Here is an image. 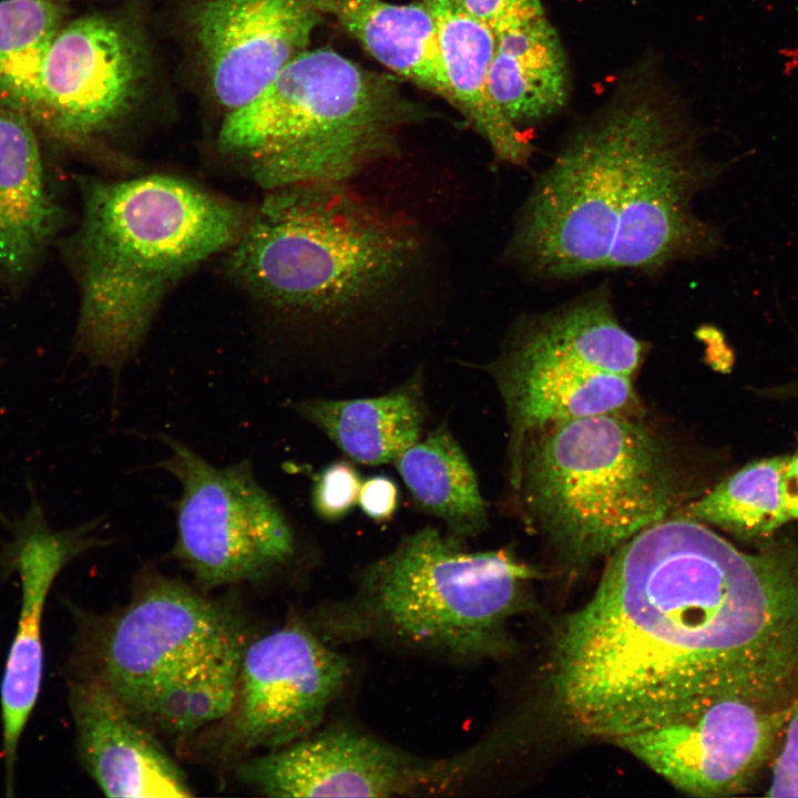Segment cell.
Here are the masks:
<instances>
[{"instance_id": "277c9868", "label": "cell", "mask_w": 798, "mask_h": 798, "mask_svg": "<svg viewBox=\"0 0 798 798\" xmlns=\"http://www.w3.org/2000/svg\"><path fill=\"white\" fill-rule=\"evenodd\" d=\"M418 250L409 226L345 183L300 184L267 191L226 268L276 309L338 324L385 298Z\"/></svg>"}, {"instance_id": "7a4b0ae2", "label": "cell", "mask_w": 798, "mask_h": 798, "mask_svg": "<svg viewBox=\"0 0 798 798\" xmlns=\"http://www.w3.org/2000/svg\"><path fill=\"white\" fill-rule=\"evenodd\" d=\"M682 115L636 90L577 129L536 177L509 256L534 277L562 279L606 269L655 273L716 254L722 233L693 204L729 164L700 153Z\"/></svg>"}, {"instance_id": "6da1fadb", "label": "cell", "mask_w": 798, "mask_h": 798, "mask_svg": "<svg viewBox=\"0 0 798 798\" xmlns=\"http://www.w3.org/2000/svg\"><path fill=\"white\" fill-rule=\"evenodd\" d=\"M797 674L798 551L747 553L683 516L613 552L552 685L572 727L615 740L713 693L768 703Z\"/></svg>"}, {"instance_id": "7402d4cb", "label": "cell", "mask_w": 798, "mask_h": 798, "mask_svg": "<svg viewBox=\"0 0 798 798\" xmlns=\"http://www.w3.org/2000/svg\"><path fill=\"white\" fill-rule=\"evenodd\" d=\"M495 37L488 84L507 119L520 129L563 109L570 93L567 62L545 13Z\"/></svg>"}, {"instance_id": "e0dca14e", "label": "cell", "mask_w": 798, "mask_h": 798, "mask_svg": "<svg viewBox=\"0 0 798 798\" xmlns=\"http://www.w3.org/2000/svg\"><path fill=\"white\" fill-rule=\"evenodd\" d=\"M69 704L80 760L105 796H192L150 728L100 679H71Z\"/></svg>"}, {"instance_id": "ffe728a7", "label": "cell", "mask_w": 798, "mask_h": 798, "mask_svg": "<svg viewBox=\"0 0 798 798\" xmlns=\"http://www.w3.org/2000/svg\"><path fill=\"white\" fill-rule=\"evenodd\" d=\"M291 408L318 428L351 461L393 462L422 438L429 410L419 369L388 392L368 398H308Z\"/></svg>"}, {"instance_id": "8fae6325", "label": "cell", "mask_w": 798, "mask_h": 798, "mask_svg": "<svg viewBox=\"0 0 798 798\" xmlns=\"http://www.w3.org/2000/svg\"><path fill=\"white\" fill-rule=\"evenodd\" d=\"M146 71L143 44L129 27L101 16L74 20L49 45L31 122L62 142L94 141L132 111Z\"/></svg>"}, {"instance_id": "9a60e30c", "label": "cell", "mask_w": 798, "mask_h": 798, "mask_svg": "<svg viewBox=\"0 0 798 798\" xmlns=\"http://www.w3.org/2000/svg\"><path fill=\"white\" fill-rule=\"evenodd\" d=\"M95 522L68 531H53L41 507L33 502L16 524L6 550L21 581L18 626L1 682V732L7 795L14 789V771L23 730L37 704L43 673L42 617L52 584L62 569L84 551L104 545L92 534Z\"/></svg>"}, {"instance_id": "d4e9b609", "label": "cell", "mask_w": 798, "mask_h": 798, "mask_svg": "<svg viewBox=\"0 0 798 798\" xmlns=\"http://www.w3.org/2000/svg\"><path fill=\"white\" fill-rule=\"evenodd\" d=\"M61 18L53 0L0 1V101L30 121L39 101L43 61Z\"/></svg>"}, {"instance_id": "484cf974", "label": "cell", "mask_w": 798, "mask_h": 798, "mask_svg": "<svg viewBox=\"0 0 798 798\" xmlns=\"http://www.w3.org/2000/svg\"><path fill=\"white\" fill-rule=\"evenodd\" d=\"M786 459L773 457L745 466L688 505L684 516L743 539L770 535L789 520L781 490Z\"/></svg>"}, {"instance_id": "f546056e", "label": "cell", "mask_w": 798, "mask_h": 798, "mask_svg": "<svg viewBox=\"0 0 798 798\" xmlns=\"http://www.w3.org/2000/svg\"><path fill=\"white\" fill-rule=\"evenodd\" d=\"M357 504L375 522L389 521L399 505L398 487L386 475L370 477L361 483Z\"/></svg>"}, {"instance_id": "1f68e13d", "label": "cell", "mask_w": 798, "mask_h": 798, "mask_svg": "<svg viewBox=\"0 0 798 798\" xmlns=\"http://www.w3.org/2000/svg\"><path fill=\"white\" fill-rule=\"evenodd\" d=\"M796 390H797L796 392H797V395H798V388H797Z\"/></svg>"}, {"instance_id": "8992f818", "label": "cell", "mask_w": 798, "mask_h": 798, "mask_svg": "<svg viewBox=\"0 0 798 798\" xmlns=\"http://www.w3.org/2000/svg\"><path fill=\"white\" fill-rule=\"evenodd\" d=\"M436 526L403 535L320 613L329 643L377 641L457 661L509 649L508 621L533 571L505 550L468 551Z\"/></svg>"}, {"instance_id": "ba28073f", "label": "cell", "mask_w": 798, "mask_h": 798, "mask_svg": "<svg viewBox=\"0 0 798 798\" xmlns=\"http://www.w3.org/2000/svg\"><path fill=\"white\" fill-rule=\"evenodd\" d=\"M160 438L171 452L158 467L181 484L172 503L176 539L170 555L201 585L258 582L293 565L300 533L249 461L215 467L181 440Z\"/></svg>"}, {"instance_id": "52a82bcc", "label": "cell", "mask_w": 798, "mask_h": 798, "mask_svg": "<svg viewBox=\"0 0 798 798\" xmlns=\"http://www.w3.org/2000/svg\"><path fill=\"white\" fill-rule=\"evenodd\" d=\"M511 483L531 522L573 564L614 552L683 497L665 441L621 413L529 432L511 460Z\"/></svg>"}, {"instance_id": "4fadbf2b", "label": "cell", "mask_w": 798, "mask_h": 798, "mask_svg": "<svg viewBox=\"0 0 798 798\" xmlns=\"http://www.w3.org/2000/svg\"><path fill=\"white\" fill-rule=\"evenodd\" d=\"M237 771L269 797H398L448 782L444 761L418 758L346 725L316 729L248 759Z\"/></svg>"}, {"instance_id": "9c48e42d", "label": "cell", "mask_w": 798, "mask_h": 798, "mask_svg": "<svg viewBox=\"0 0 798 798\" xmlns=\"http://www.w3.org/2000/svg\"><path fill=\"white\" fill-rule=\"evenodd\" d=\"M239 633L221 604L149 575L130 604L81 643L76 677L100 679L135 715L161 684Z\"/></svg>"}, {"instance_id": "cb8c5ba5", "label": "cell", "mask_w": 798, "mask_h": 798, "mask_svg": "<svg viewBox=\"0 0 798 798\" xmlns=\"http://www.w3.org/2000/svg\"><path fill=\"white\" fill-rule=\"evenodd\" d=\"M245 643L237 634L161 684L134 715L146 727L183 736L228 717Z\"/></svg>"}, {"instance_id": "f1b7e54d", "label": "cell", "mask_w": 798, "mask_h": 798, "mask_svg": "<svg viewBox=\"0 0 798 798\" xmlns=\"http://www.w3.org/2000/svg\"><path fill=\"white\" fill-rule=\"evenodd\" d=\"M468 11L497 35L544 13L541 0H462Z\"/></svg>"}, {"instance_id": "5bb4252c", "label": "cell", "mask_w": 798, "mask_h": 798, "mask_svg": "<svg viewBox=\"0 0 798 798\" xmlns=\"http://www.w3.org/2000/svg\"><path fill=\"white\" fill-rule=\"evenodd\" d=\"M187 8L208 86L226 113L309 49L325 17L310 0H190Z\"/></svg>"}, {"instance_id": "ac0fdd59", "label": "cell", "mask_w": 798, "mask_h": 798, "mask_svg": "<svg viewBox=\"0 0 798 798\" xmlns=\"http://www.w3.org/2000/svg\"><path fill=\"white\" fill-rule=\"evenodd\" d=\"M430 11L452 106L488 142L498 161L525 165L533 145L494 102L488 84L497 37L462 0H420Z\"/></svg>"}, {"instance_id": "44dd1931", "label": "cell", "mask_w": 798, "mask_h": 798, "mask_svg": "<svg viewBox=\"0 0 798 798\" xmlns=\"http://www.w3.org/2000/svg\"><path fill=\"white\" fill-rule=\"evenodd\" d=\"M335 18L382 65L450 104L452 95L442 64L437 29L420 1L310 0Z\"/></svg>"}, {"instance_id": "4dcf8cb0", "label": "cell", "mask_w": 798, "mask_h": 798, "mask_svg": "<svg viewBox=\"0 0 798 798\" xmlns=\"http://www.w3.org/2000/svg\"><path fill=\"white\" fill-rule=\"evenodd\" d=\"M782 500L789 519H798V451L787 457L781 475Z\"/></svg>"}, {"instance_id": "3957f363", "label": "cell", "mask_w": 798, "mask_h": 798, "mask_svg": "<svg viewBox=\"0 0 798 798\" xmlns=\"http://www.w3.org/2000/svg\"><path fill=\"white\" fill-rule=\"evenodd\" d=\"M252 213L180 177L154 174L83 187L76 238L78 348L117 388L167 293L229 249Z\"/></svg>"}, {"instance_id": "5b68a950", "label": "cell", "mask_w": 798, "mask_h": 798, "mask_svg": "<svg viewBox=\"0 0 798 798\" xmlns=\"http://www.w3.org/2000/svg\"><path fill=\"white\" fill-rule=\"evenodd\" d=\"M423 116L392 76L328 47L307 49L226 113L217 147L266 191L346 183L397 152L399 133Z\"/></svg>"}, {"instance_id": "4316f807", "label": "cell", "mask_w": 798, "mask_h": 798, "mask_svg": "<svg viewBox=\"0 0 798 798\" xmlns=\"http://www.w3.org/2000/svg\"><path fill=\"white\" fill-rule=\"evenodd\" d=\"M361 478L354 464L346 460L327 464L317 474L310 491L315 513L332 523L345 518L358 503Z\"/></svg>"}, {"instance_id": "2e32d148", "label": "cell", "mask_w": 798, "mask_h": 798, "mask_svg": "<svg viewBox=\"0 0 798 798\" xmlns=\"http://www.w3.org/2000/svg\"><path fill=\"white\" fill-rule=\"evenodd\" d=\"M504 402L511 460L524 437L545 424L621 413L634 400L632 377L604 371L571 349L510 332L485 366Z\"/></svg>"}, {"instance_id": "603a6c76", "label": "cell", "mask_w": 798, "mask_h": 798, "mask_svg": "<svg viewBox=\"0 0 798 798\" xmlns=\"http://www.w3.org/2000/svg\"><path fill=\"white\" fill-rule=\"evenodd\" d=\"M393 463L417 508L441 521L449 535L464 541L485 530L488 512L477 474L446 423Z\"/></svg>"}, {"instance_id": "d6986e66", "label": "cell", "mask_w": 798, "mask_h": 798, "mask_svg": "<svg viewBox=\"0 0 798 798\" xmlns=\"http://www.w3.org/2000/svg\"><path fill=\"white\" fill-rule=\"evenodd\" d=\"M61 209L50 195L34 125L0 101V272L18 278L57 231Z\"/></svg>"}, {"instance_id": "83f0119b", "label": "cell", "mask_w": 798, "mask_h": 798, "mask_svg": "<svg viewBox=\"0 0 798 798\" xmlns=\"http://www.w3.org/2000/svg\"><path fill=\"white\" fill-rule=\"evenodd\" d=\"M767 796L798 797V700L788 709Z\"/></svg>"}, {"instance_id": "30bf717a", "label": "cell", "mask_w": 798, "mask_h": 798, "mask_svg": "<svg viewBox=\"0 0 798 798\" xmlns=\"http://www.w3.org/2000/svg\"><path fill=\"white\" fill-rule=\"evenodd\" d=\"M767 704L735 693L704 695L614 743L689 795L735 794L784 729L788 710Z\"/></svg>"}, {"instance_id": "7c38bea8", "label": "cell", "mask_w": 798, "mask_h": 798, "mask_svg": "<svg viewBox=\"0 0 798 798\" xmlns=\"http://www.w3.org/2000/svg\"><path fill=\"white\" fill-rule=\"evenodd\" d=\"M350 673L345 655L298 623L245 645L232 736L245 749L273 750L313 732Z\"/></svg>"}]
</instances>
